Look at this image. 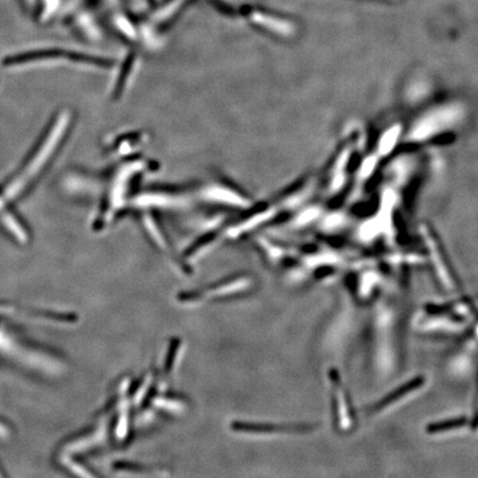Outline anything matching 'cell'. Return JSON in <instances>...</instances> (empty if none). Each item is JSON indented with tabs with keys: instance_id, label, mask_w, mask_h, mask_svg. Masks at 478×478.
Here are the masks:
<instances>
[{
	"instance_id": "1",
	"label": "cell",
	"mask_w": 478,
	"mask_h": 478,
	"mask_svg": "<svg viewBox=\"0 0 478 478\" xmlns=\"http://www.w3.org/2000/svg\"><path fill=\"white\" fill-rule=\"evenodd\" d=\"M70 119V114L68 112L59 114L25 166L17 174H14L7 184L3 185V190H0V212L12 201L20 197L45 170L53 154L56 153L57 148H59L61 140H63Z\"/></svg>"
},
{
	"instance_id": "2",
	"label": "cell",
	"mask_w": 478,
	"mask_h": 478,
	"mask_svg": "<svg viewBox=\"0 0 478 478\" xmlns=\"http://www.w3.org/2000/svg\"><path fill=\"white\" fill-rule=\"evenodd\" d=\"M330 389L335 419H336L339 430L341 431L351 430L353 424H355V414L353 411L352 403L350 400L347 389L344 388L342 381L339 378L338 373L335 371L330 373Z\"/></svg>"
},
{
	"instance_id": "3",
	"label": "cell",
	"mask_w": 478,
	"mask_h": 478,
	"mask_svg": "<svg viewBox=\"0 0 478 478\" xmlns=\"http://www.w3.org/2000/svg\"><path fill=\"white\" fill-rule=\"evenodd\" d=\"M423 384H424V380H421V379H415V380H412L410 384L403 386L400 390L397 389V391L392 392L390 395H386L384 397V400L382 402H379L377 406H375V411L381 413V412L389 411L390 408H393V406H397V403H401L402 401L406 400L404 397H410L412 393L417 391V389L422 388Z\"/></svg>"
}]
</instances>
